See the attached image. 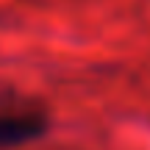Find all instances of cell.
Here are the masks:
<instances>
[{
  "mask_svg": "<svg viewBox=\"0 0 150 150\" xmlns=\"http://www.w3.org/2000/svg\"><path fill=\"white\" fill-rule=\"evenodd\" d=\"M50 131V111L36 97L0 92V150H14Z\"/></svg>",
  "mask_w": 150,
  "mask_h": 150,
  "instance_id": "6da1fadb",
  "label": "cell"
}]
</instances>
